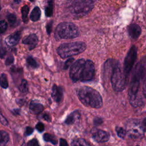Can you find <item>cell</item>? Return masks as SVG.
Segmentation results:
<instances>
[{
	"label": "cell",
	"instance_id": "obj_32",
	"mask_svg": "<svg viewBox=\"0 0 146 146\" xmlns=\"http://www.w3.org/2000/svg\"><path fill=\"white\" fill-rule=\"evenodd\" d=\"M27 146H40V145L37 139H33L28 142Z\"/></svg>",
	"mask_w": 146,
	"mask_h": 146
},
{
	"label": "cell",
	"instance_id": "obj_1",
	"mask_svg": "<svg viewBox=\"0 0 146 146\" xmlns=\"http://www.w3.org/2000/svg\"><path fill=\"white\" fill-rule=\"evenodd\" d=\"M144 75V63L141 60L136 65L132 75L128 90L129 102L133 107H138L143 105L142 97L139 93L140 82Z\"/></svg>",
	"mask_w": 146,
	"mask_h": 146
},
{
	"label": "cell",
	"instance_id": "obj_2",
	"mask_svg": "<svg viewBox=\"0 0 146 146\" xmlns=\"http://www.w3.org/2000/svg\"><path fill=\"white\" fill-rule=\"evenodd\" d=\"M79 100L85 106L94 108H99L103 106L102 98L96 90L88 87L83 86L77 90Z\"/></svg>",
	"mask_w": 146,
	"mask_h": 146
},
{
	"label": "cell",
	"instance_id": "obj_24",
	"mask_svg": "<svg viewBox=\"0 0 146 146\" xmlns=\"http://www.w3.org/2000/svg\"><path fill=\"white\" fill-rule=\"evenodd\" d=\"M43 139L46 141L51 142L52 144L54 145H56L58 143L56 138L52 135H51L49 133H44L43 135Z\"/></svg>",
	"mask_w": 146,
	"mask_h": 146
},
{
	"label": "cell",
	"instance_id": "obj_40",
	"mask_svg": "<svg viewBox=\"0 0 146 146\" xmlns=\"http://www.w3.org/2000/svg\"><path fill=\"white\" fill-rule=\"evenodd\" d=\"M43 119H44V120H46V121H48V122H50L51 120L50 116L48 114L44 113V114L43 115Z\"/></svg>",
	"mask_w": 146,
	"mask_h": 146
},
{
	"label": "cell",
	"instance_id": "obj_39",
	"mask_svg": "<svg viewBox=\"0 0 146 146\" xmlns=\"http://www.w3.org/2000/svg\"><path fill=\"white\" fill-rule=\"evenodd\" d=\"M59 146H68V145L67 144V141L65 139L61 138L60 139V145H59Z\"/></svg>",
	"mask_w": 146,
	"mask_h": 146
},
{
	"label": "cell",
	"instance_id": "obj_6",
	"mask_svg": "<svg viewBox=\"0 0 146 146\" xmlns=\"http://www.w3.org/2000/svg\"><path fill=\"white\" fill-rule=\"evenodd\" d=\"M95 1L90 0H78L71 1L68 6V10L76 18L83 17L88 13L94 6Z\"/></svg>",
	"mask_w": 146,
	"mask_h": 146
},
{
	"label": "cell",
	"instance_id": "obj_23",
	"mask_svg": "<svg viewBox=\"0 0 146 146\" xmlns=\"http://www.w3.org/2000/svg\"><path fill=\"white\" fill-rule=\"evenodd\" d=\"M26 62L27 65L31 68H36L39 67V64L32 56H29L26 59Z\"/></svg>",
	"mask_w": 146,
	"mask_h": 146
},
{
	"label": "cell",
	"instance_id": "obj_41",
	"mask_svg": "<svg viewBox=\"0 0 146 146\" xmlns=\"http://www.w3.org/2000/svg\"><path fill=\"white\" fill-rule=\"evenodd\" d=\"M142 127L144 131H146V118H145L142 123Z\"/></svg>",
	"mask_w": 146,
	"mask_h": 146
},
{
	"label": "cell",
	"instance_id": "obj_3",
	"mask_svg": "<svg viewBox=\"0 0 146 146\" xmlns=\"http://www.w3.org/2000/svg\"><path fill=\"white\" fill-rule=\"evenodd\" d=\"M111 83L113 89L117 92H121L124 90L126 85L127 78L122 71L119 63L115 60L111 59Z\"/></svg>",
	"mask_w": 146,
	"mask_h": 146
},
{
	"label": "cell",
	"instance_id": "obj_37",
	"mask_svg": "<svg viewBox=\"0 0 146 146\" xmlns=\"http://www.w3.org/2000/svg\"><path fill=\"white\" fill-rule=\"evenodd\" d=\"M1 122L2 124L6 125H7L8 124V122L7 121V120L6 119V118L3 116V115L1 113Z\"/></svg>",
	"mask_w": 146,
	"mask_h": 146
},
{
	"label": "cell",
	"instance_id": "obj_28",
	"mask_svg": "<svg viewBox=\"0 0 146 146\" xmlns=\"http://www.w3.org/2000/svg\"><path fill=\"white\" fill-rule=\"evenodd\" d=\"M7 19L9 23L11 25L15 23L17 21V17L13 13H9L7 15Z\"/></svg>",
	"mask_w": 146,
	"mask_h": 146
},
{
	"label": "cell",
	"instance_id": "obj_14",
	"mask_svg": "<svg viewBox=\"0 0 146 146\" xmlns=\"http://www.w3.org/2000/svg\"><path fill=\"white\" fill-rule=\"evenodd\" d=\"M51 96L56 102H60L63 97V88L61 87H59L56 84H54L52 88Z\"/></svg>",
	"mask_w": 146,
	"mask_h": 146
},
{
	"label": "cell",
	"instance_id": "obj_19",
	"mask_svg": "<svg viewBox=\"0 0 146 146\" xmlns=\"http://www.w3.org/2000/svg\"><path fill=\"white\" fill-rule=\"evenodd\" d=\"M9 140L8 133L4 131H1L0 132V146H6L7 143Z\"/></svg>",
	"mask_w": 146,
	"mask_h": 146
},
{
	"label": "cell",
	"instance_id": "obj_21",
	"mask_svg": "<svg viewBox=\"0 0 146 146\" xmlns=\"http://www.w3.org/2000/svg\"><path fill=\"white\" fill-rule=\"evenodd\" d=\"M144 63V75H143V93L144 97L146 98V59L143 60Z\"/></svg>",
	"mask_w": 146,
	"mask_h": 146
},
{
	"label": "cell",
	"instance_id": "obj_42",
	"mask_svg": "<svg viewBox=\"0 0 146 146\" xmlns=\"http://www.w3.org/2000/svg\"><path fill=\"white\" fill-rule=\"evenodd\" d=\"M5 53H6V51H5V50L3 49L2 47H1V58H3V55H5Z\"/></svg>",
	"mask_w": 146,
	"mask_h": 146
},
{
	"label": "cell",
	"instance_id": "obj_27",
	"mask_svg": "<svg viewBox=\"0 0 146 146\" xmlns=\"http://www.w3.org/2000/svg\"><path fill=\"white\" fill-rule=\"evenodd\" d=\"M1 86L3 88H7L9 86L7 76L4 73L2 74L1 75Z\"/></svg>",
	"mask_w": 146,
	"mask_h": 146
},
{
	"label": "cell",
	"instance_id": "obj_36",
	"mask_svg": "<svg viewBox=\"0 0 146 146\" xmlns=\"http://www.w3.org/2000/svg\"><path fill=\"white\" fill-rule=\"evenodd\" d=\"M102 122H103V121H102V119H100L99 117H96V118H95V119L94 120V123L96 125L101 124L102 123Z\"/></svg>",
	"mask_w": 146,
	"mask_h": 146
},
{
	"label": "cell",
	"instance_id": "obj_9",
	"mask_svg": "<svg viewBox=\"0 0 146 146\" xmlns=\"http://www.w3.org/2000/svg\"><path fill=\"white\" fill-rule=\"evenodd\" d=\"M126 130L128 136L133 139L140 137L144 131L142 125L135 120H129L127 123Z\"/></svg>",
	"mask_w": 146,
	"mask_h": 146
},
{
	"label": "cell",
	"instance_id": "obj_18",
	"mask_svg": "<svg viewBox=\"0 0 146 146\" xmlns=\"http://www.w3.org/2000/svg\"><path fill=\"white\" fill-rule=\"evenodd\" d=\"M40 15H41V11L39 7L38 6H36L32 10L30 15V18L32 21L36 22L39 19L40 17Z\"/></svg>",
	"mask_w": 146,
	"mask_h": 146
},
{
	"label": "cell",
	"instance_id": "obj_29",
	"mask_svg": "<svg viewBox=\"0 0 146 146\" xmlns=\"http://www.w3.org/2000/svg\"><path fill=\"white\" fill-rule=\"evenodd\" d=\"M116 131L117 132V134L118 136H119L120 137L124 138V137L125 136L127 131L124 128H123L122 127H117L116 128Z\"/></svg>",
	"mask_w": 146,
	"mask_h": 146
},
{
	"label": "cell",
	"instance_id": "obj_38",
	"mask_svg": "<svg viewBox=\"0 0 146 146\" xmlns=\"http://www.w3.org/2000/svg\"><path fill=\"white\" fill-rule=\"evenodd\" d=\"M34 131L33 128H32L30 127H27L26 128V134L27 135H30Z\"/></svg>",
	"mask_w": 146,
	"mask_h": 146
},
{
	"label": "cell",
	"instance_id": "obj_25",
	"mask_svg": "<svg viewBox=\"0 0 146 146\" xmlns=\"http://www.w3.org/2000/svg\"><path fill=\"white\" fill-rule=\"evenodd\" d=\"M52 13H53V2L51 1L48 2V5L46 7L45 14L47 17H50L52 15Z\"/></svg>",
	"mask_w": 146,
	"mask_h": 146
},
{
	"label": "cell",
	"instance_id": "obj_11",
	"mask_svg": "<svg viewBox=\"0 0 146 146\" xmlns=\"http://www.w3.org/2000/svg\"><path fill=\"white\" fill-rule=\"evenodd\" d=\"M92 137L95 141L98 143L106 142L108 140L110 135L108 132L96 128H94L91 132Z\"/></svg>",
	"mask_w": 146,
	"mask_h": 146
},
{
	"label": "cell",
	"instance_id": "obj_43",
	"mask_svg": "<svg viewBox=\"0 0 146 146\" xmlns=\"http://www.w3.org/2000/svg\"><path fill=\"white\" fill-rule=\"evenodd\" d=\"M14 112H15L17 114H19V110L18 109H15V110H14Z\"/></svg>",
	"mask_w": 146,
	"mask_h": 146
},
{
	"label": "cell",
	"instance_id": "obj_31",
	"mask_svg": "<svg viewBox=\"0 0 146 146\" xmlns=\"http://www.w3.org/2000/svg\"><path fill=\"white\" fill-rule=\"evenodd\" d=\"M74 58H70L68 59V60H67L66 61V62L64 63V68L65 70H67L70 66H71L72 65V64L74 63Z\"/></svg>",
	"mask_w": 146,
	"mask_h": 146
},
{
	"label": "cell",
	"instance_id": "obj_5",
	"mask_svg": "<svg viewBox=\"0 0 146 146\" xmlns=\"http://www.w3.org/2000/svg\"><path fill=\"white\" fill-rule=\"evenodd\" d=\"M79 35L78 27L71 22H62L59 23L55 31V38L56 40L70 39Z\"/></svg>",
	"mask_w": 146,
	"mask_h": 146
},
{
	"label": "cell",
	"instance_id": "obj_26",
	"mask_svg": "<svg viewBox=\"0 0 146 146\" xmlns=\"http://www.w3.org/2000/svg\"><path fill=\"white\" fill-rule=\"evenodd\" d=\"M19 90L21 92L25 93L28 91V84L25 79H22L19 86Z\"/></svg>",
	"mask_w": 146,
	"mask_h": 146
},
{
	"label": "cell",
	"instance_id": "obj_17",
	"mask_svg": "<svg viewBox=\"0 0 146 146\" xmlns=\"http://www.w3.org/2000/svg\"><path fill=\"white\" fill-rule=\"evenodd\" d=\"M80 115L78 111H75L71 113L66 118L65 120V123L68 125L72 124L76 121H78L80 119Z\"/></svg>",
	"mask_w": 146,
	"mask_h": 146
},
{
	"label": "cell",
	"instance_id": "obj_34",
	"mask_svg": "<svg viewBox=\"0 0 146 146\" xmlns=\"http://www.w3.org/2000/svg\"><path fill=\"white\" fill-rule=\"evenodd\" d=\"M14 57L12 56V55H10V56H9L7 57V58L6 59V60H5V64L7 66H9V65H10L13 62H14Z\"/></svg>",
	"mask_w": 146,
	"mask_h": 146
},
{
	"label": "cell",
	"instance_id": "obj_10",
	"mask_svg": "<svg viewBox=\"0 0 146 146\" xmlns=\"http://www.w3.org/2000/svg\"><path fill=\"white\" fill-rule=\"evenodd\" d=\"M95 65L91 60H86L83 70L80 81L86 82L91 80L95 75Z\"/></svg>",
	"mask_w": 146,
	"mask_h": 146
},
{
	"label": "cell",
	"instance_id": "obj_30",
	"mask_svg": "<svg viewBox=\"0 0 146 146\" xmlns=\"http://www.w3.org/2000/svg\"><path fill=\"white\" fill-rule=\"evenodd\" d=\"M7 27V24L5 20H2L0 22V31L1 33H3L6 31Z\"/></svg>",
	"mask_w": 146,
	"mask_h": 146
},
{
	"label": "cell",
	"instance_id": "obj_4",
	"mask_svg": "<svg viewBox=\"0 0 146 146\" xmlns=\"http://www.w3.org/2000/svg\"><path fill=\"white\" fill-rule=\"evenodd\" d=\"M86 44L82 42H73L60 44L57 48V53L62 58H67L78 55L86 48Z\"/></svg>",
	"mask_w": 146,
	"mask_h": 146
},
{
	"label": "cell",
	"instance_id": "obj_22",
	"mask_svg": "<svg viewBox=\"0 0 146 146\" xmlns=\"http://www.w3.org/2000/svg\"><path fill=\"white\" fill-rule=\"evenodd\" d=\"M71 146H90L84 139H77L73 140L71 143Z\"/></svg>",
	"mask_w": 146,
	"mask_h": 146
},
{
	"label": "cell",
	"instance_id": "obj_13",
	"mask_svg": "<svg viewBox=\"0 0 146 146\" xmlns=\"http://www.w3.org/2000/svg\"><path fill=\"white\" fill-rule=\"evenodd\" d=\"M128 32L132 39H137L141 34V30L137 24L132 23L128 27Z\"/></svg>",
	"mask_w": 146,
	"mask_h": 146
},
{
	"label": "cell",
	"instance_id": "obj_20",
	"mask_svg": "<svg viewBox=\"0 0 146 146\" xmlns=\"http://www.w3.org/2000/svg\"><path fill=\"white\" fill-rule=\"evenodd\" d=\"M29 11V7L28 6L25 5L22 7V8L21 9V13H22V21L24 23H26L28 22Z\"/></svg>",
	"mask_w": 146,
	"mask_h": 146
},
{
	"label": "cell",
	"instance_id": "obj_16",
	"mask_svg": "<svg viewBox=\"0 0 146 146\" xmlns=\"http://www.w3.org/2000/svg\"><path fill=\"white\" fill-rule=\"evenodd\" d=\"M43 106L42 104L35 102V101H31L30 106H29V110L31 113L33 114H39L42 112L43 110Z\"/></svg>",
	"mask_w": 146,
	"mask_h": 146
},
{
	"label": "cell",
	"instance_id": "obj_7",
	"mask_svg": "<svg viewBox=\"0 0 146 146\" xmlns=\"http://www.w3.org/2000/svg\"><path fill=\"white\" fill-rule=\"evenodd\" d=\"M137 57V48L135 45H133L128 51L124 62L123 72L126 77L128 76Z\"/></svg>",
	"mask_w": 146,
	"mask_h": 146
},
{
	"label": "cell",
	"instance_id": "obj_15",
	"mask_svg": "<svg viewBox=\"0 0 146 146\" xmlns=\"http://www.w3.org/2000/svg\"><path fill=\"white\" fill-rule=\"evenodd\" d=\"M38 38L35 34H31L23 39L22 43L29 45V49L31 50L33 49L38 44Z\"/></svg>",
	"mask_w": 146,
	"mask_h": 146
},
{
	"label": "cell",
	"instance_id": "obj_12",
	"mask_svg": "<svg viewBox=\"0 0 146 146\" xmlns=\"http://www.w3.org/2000/svg\"><path fill=\"white\" fill-rule=\"evenodd\" d=\"M21 37V32L17 31L9 36L5 39V43L10 46H14L18 44Z\"/></svg>",
	"mask_w": 146,
	"mask_h": 146
},
{
	"label": "cell",
	"instance_id": "obj_35",
	"mask_svg": "<svg viewBox=\"0 0 146 146\" xmlns=\"http://www.w3.org/2000/svg\"><path fill=\"white\" fill-rule=\"evenodd\" d=\"M52 21L48 22L46 25V31L48 34H50L52 31Z\"/></svg>",
	"mask_w": 146,
	"mask_h": 146
},
{
	"label": "cell",
	"instance_id": "obj_8",
	"mask_svg": "<svg viewBox=\"0 0 146 146\" xmlns=\"http://www.w3.org/2000/svg\"><path fill=\"white\" fill-rule=\"evenodd\" d=\"M85 62L86 60L84 59H79L75 62L71 66L69 75L73 82H76L80 80Z\"/></svg>",
	"mask_w": 146,
	"mask_h": 146
},
{
	"label": "cell",
	"instance_id": "obj_33",
	"mask_svg": "<svg viewBox=\"0 0 146 146\" xmlns=\"http://www.w3.org/2000/svg\"><path fill=\"white\" fill-rule=\"evenodd\" d=\"M35 128L36 129L40 132H43L44 129V124L41 123V122H39L37 123V124L35 126Z\"/></svg>",
	"mask_w": 146,
	"mask_h": 146
}]
</instances>
